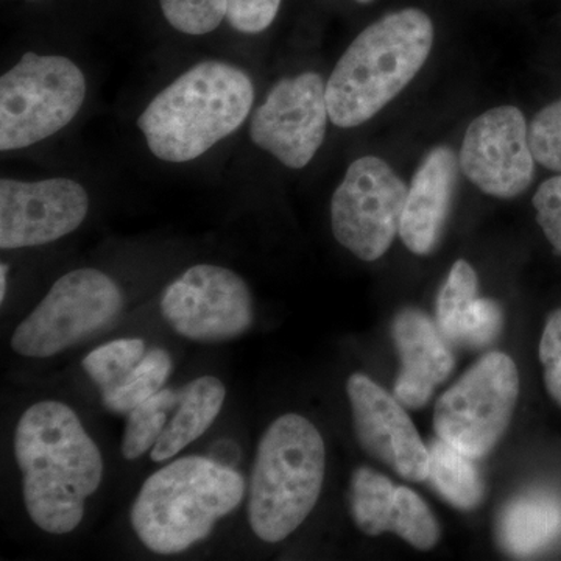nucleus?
<instances>
[{
    "mask_svg": "<svg viewBox=\"0 0 561 561\" xmlns=\"http://www.w3.org/2000/svg\"><path fill=\"white\" fill-rule=\"evenodd\" d=\"M460 171L483 194L515 198L529 190L535 158L523 111L505 105L476 117L465 133Z\"/></svg>",
    "mask_w": 561,
    "mask_h": 561,
    "instance_id": "f8f14e48",
    "label": "nucleus"
},
{
    "mask_svg": "<svg viewBox=\"0 0 561 561\" xmlns=\"http://www.w3.org/2000/svg\"><path fill=\"white\" fill-rule=\"evenodd\" d=\"M389 531L419 551H431L440 540V526L426 502L405 486H397Z\"/></svg>",
    "mask_w": 561,
    "mask_h": 561,
    "instance_id": "b1692460",
    "label": "nucleus"
},
{
    "mask_svg": "<svg viewBox=\"0 0 561 561\" xmlns=\"http://www.w3.org/2000/svg\"><path fill=\"white\" fill-rule=\"evenodd\" d=\"M253 102V83L242 69L205 61L164 88L140 114L138 127L154 157L187 162L238 131Z\"/></svg>",
    "mask_w": 561,
    "mask_h": 561,
    "instance_id": "7ed1b4c3",
    "label": "nucleus"
},
{
    "mask_svg": "<svg viewBox=\"0 0 561 561\" xmlns=\"http://www.w3.org/2000/svg\"><path fill=\"white\" fill-rule=\"evenodd\" d=\"M535 161L549 171L561 173V99L545 106L529 127Z\"/></svg>",
    "mask_w": 561,
    "mask_h": 561,
    "instance_id": "bb28decb",
    "label": "nucleus"
},
{
    "mask_svg": "<svg viewBox=\"0 0 561 561\" xmlns=\"http://www.w3.org/2000/svg\"><path fill=\"white\" fill-rule=\"evenodd\" d=\"M172 373L171 354L162 348L147 351L130 375L113 389L102 391L103 405L110 412L128 415L140 402L162 390Z\"/></svg>",
    "mask_w": 561,
    "mask_h": 561,
    "instance_id": "4be33fe9",
    "label": "nucleus"
},
{
    "mask_svg": "<svg viewBox=\"0 0 561 561\" xmlns=\"http://www.w3.org/2000/svg\"><path fill=\"white\" fill-rule=\"evenodd\" d=\"M430 449V481L443 500L460 511H472L481 504L483 482L474 459L451 443L435 438Z\"/></svg>",
    "mask_w": 561,
    "mask_h": 561,
    "instance_id": "aec40b11",
    "label": "nucleus"
},
{
    "mask_svg": "<svg viewBox=\"0 0 561 561\" xmlns=\"http://www.w3.org/2000/svg\"><path fill=\"white\" fill-rule=\"evenodd\" d=\"M279 7L280 0H227V21L234 31L256 35L271 27Z\"/></svg>",
    "mask_w": 561,
    "mask_h": 561,
    "instance_id": "cd10ccee",
    "label": "nucleus"
},
{
    "mask_svg": "<svg viewBox=\"0 0 561 561\" xmlns=\"http://www.w3.org/2000/svg\"><path fill=\"white\" fill-rule=\"evenodd\" d=\"M460 162L449 147H435L413 175L404 213L401 241L413 254H430L440 241L443 228L459 183Z\"/></svg>",
    "mask_w": 561,
    "mask_h": 561,
    "instance_id": "dca6fc26",
    "label": "nucleus"
},
{
    "mask_svg": "<svg viewBox=\"0 0 561 561\" xmlns=\"http://www.w3.org/2000/svg\"><path fill=\"white\" fill-rule=\"evenodd\" d=\"M346 393L362 449L405 481H427L430 449L397 397L360 373L350 376Z\"/></svg>",
    "mask_w": 561,
    "mask_h": 561,
    "instance_id": "4468645a",
    "label": "nucleus"
},
{
    "mask_svg": "<svg viewBox=\"0 0 561 561\" xmlns=\"http://www.w3.org/2000/svg\"><path fill=\"white\" fill-rule=\"evenodd\" d=\"M14 459L32 522L51 535L76 530L101 486L103 459L73 409L51 400L31 405L14 431Z\"/></svg>",
    "mask_w": 561,
    "mask_h": 561,
    "instance_id": "f257e3e1",
    "label": "nucleus"
},
{
    "mask_svg": "<svg viewBox=\"0 0 561 561\" xmlns=\"http://www.w3.org/2000/svg\"><path fill=\"white\" fill-rule=\"evenodd\" d=\"M179 401L180 391L160 390L128 413L121 443L124 459L136 460L153 449L168 426V412L176 409Z\"/></svg>",
    "mask_w": 561,
    "mask_h": 561,
    "instance_id": "5701e85b",
    "label": "nucleus"
},
{
    "mask_svg": "<svg viewBox=\"0 0 561 561\" xmlns=\"http://www.w3.org/2000/svg\"><path fill=\"white\" fill-rule=\"evenodd\" d=\"M356 2H359V3H371L373 0H356Z\"/></svg>",
    "mask_w": 561,
    "mask_h": 561,
    "instance_id": "2f4dec72",
    "label": "nucleus"
},
{
    "mask_svg": "<svg viewBox=\"0 0 561 561\" xmlns=\"http://www.w3.org/2000/svg\"><path fill=\"white\" fill-rule=\"evenodd\" d=\"M122 306L124 295L105 273L95 268L66 273L18 324L11 348L35 359L55 356L105 328Z\"/></svg>",
    "mask_w": 561,
    "mask_h": 561,
    "instance_id": "6e6552de",
    "label": "nucleus"
},
{
    "mask_svg": "<svg viewBox=\"0 0 561 561\" xmlns=\"http://www.w3.org/2000/svg\"><path fill=\"white\" fill-rule=\"evenodd\" d=\"M161 313L176 334L190 341H234L253 324V297L238 273L198 264L165 287Z\"/></svg>",
    "mask_w": 561,
    "mask_h": 561,
    "instance_id": "9d476101",
    "label": "nucleus"
},
{
    "mask_svg": "<svg viewBox=\"0 0 561 561\" xmlns=\"http://www.w3.org/2000/svg\"><path fill=\"white\" fill-rule=\"evenodd\" d=\"M162 14L173 28L201 36L227 20V0H160Z\"/></svg>",
    "mask_w": 561,
    "mask_h": 561,
    "instance_id": "a878e982",
    "label": "nucleus"
},
{
    "mask_svg": "<svg viewBox=\"0 0 561 561\" xmlns=\"http://www.w3.org/2000/svg\"><path fill=\"white\" fill-rule=\"evenodd\" d=\"M7 273L9 267L5 264L0 265V300H5L7 295Z\"/></svg>",
    "mask_w": 561,
    "mask_h": 561,
    "instance_id": "7c9ffc66",
    "label": "nucleus"
},
{
    "mask_svg": "<svg viewBox=\"0 0 561 561\" xmlns=\"http://www.w3.org/2000/svg\"><path fill=\"white\" fill-rule=\"evenodd\" d=\"M561 535V504L552 494L534 491L508 502L497 519V540L505 552L531 557Z\"/></svg>",
    "mask_w": 561,
    "mask_h": 561,
    "instance_id": "a211bd4d",
    "label": "nucleus"
},
{
    "mask_svg": "<svg viewBox=\"0 0 561 561\" xmlns=\"http://www.w3.org/2000/svg\"><path fill=\"white\" fill-rule=\"evenodd\" d=\"M391 335L401 356L394 397L404 408H424L454 370L451 345L437 323L413 308L402 309L394 317Z\"/></svg>",
    "mask_w": 561,
    "mask_h": 561,
    "instance_id": "2eb2a0df",
    "label": "nucleus"
},
{
    "mask_svg": "<svg viewBox=\"0 0 561 561\" xmlns=\"http://www.w3.org/2000/svg\"><path fill=\"white\" fill-rule=\"evenodd\" d=\"M397 486L371 468L362 467L351 478V515L359 530L370 537L389 531Z\"/></svg>",
    "mask_w": 561,
    "mask_h": 561,
    "instance_id": "412c9836",
    "label": "nucleus"
},
{
    "mask_svg": "<svg viewBox=\"0 0 561 561\" xmlns=\"http://www.w3.org/2000/svg\"><path fill=\"white\" fill-rule=\"evenodd\" d=\"M518 397L515 362L504 353L486 354L435 404L437 437L471 459H481L507 431Z\"/></svg>",
    "mask_w": 561,
    "mask_h": 561,
    "instance_id": "0eeeda50",
    "label": "nucleus"
},
{
    "mask_svg": "<svg viewBox=\"0 0 561 561\" xmlns=\"http://www.w3.org/2000/svg\"><path fill=\"white\" fill-rule=\"evenodd\" d=\"M245 493V479L228 465L181 457L142 483L131 505V527L149 551L173 556L206 540Z\"/></svg>",
    "mask_w": 561,
    "mask_h": 561,
    "instance_id": "20e7f679",
    "label": "nucleus"
},
{
    "mask_svg": "<svg viewBox=\"0 0 561 561\" xmlns=\"http://www.w3.org/2000/svg\"><path fill=\"white\" fill-rule=\"evenodd\" d=\"M540 360L545 386L561 408V309L551 312L540 342Z\"/></svg>",
    "mask_w": 561,
    "mask_h": 561,
    "instance_id": "c85d7f7f",
    "label": "nucleus"
},
{
    "mask_svg": "<svg viewBox=\"0 0 561 561\" xmlns=\"http://www.w3.org/2000/svg\"><path fill=\"white\" fill-rule=\"evenodd\" d=\"M87 80L60 55L28 51L0 79V150H21L50 138L77 116Z\"/></svg>",
    "mask_w": 561,
    "mask_h": 561,
    "instance_id": "423d86ee",
    "label": "nucleus"
},
{
    "mask_svg": "<svg viewBox=\"0 0 561 561\" xmlns=\"http://www.w3.org/2000/svg\"><path fill=\"white\" fill-rule=\"evenodd\" d=\"M537 221L553 250L561 254V175L538 187L534 197Z\"/></svg>",
    "mask_w": 561,
    "mask_h": 561,
    "instance_id": "c756f323",
    "label": "nucleus"
},
{
    "mask_svg": "<svg viewBox=\"0 0 561 561\" xmlns=\"http://www.w3.org/2000/svg\"><path fill=\"white\" fill-rule=\"evenodd\" d=\"M408 192L381 158L354 161L332 195L334 238L362 261L379 260L400 234Z\"/></svg>",
    "mask_w": 561,
    "mask_h": 561,
    "instance_id": "1a4fd4ad",
    "label": "nucleus"
},
{
    "mask_svg": "<svg viewBox=\"0 0 561 561\" xmlns=\"http://www.w3.org/2000/svg\"><path fill=\"white\" fill-rule=\"evenodd\" d=\"M327 83L316 72L279 80L254 113L251 140L289 169L312 161L327 136Z\"/></svg>",
    "mask_w": 561,
    "mask_h": 561,
    "instance_id": "9b49d317",
    "label": "nucleus"
},
{
    "mask_svg": "<svg viewBox=\"0 0 561 561\" xmlns=\"http://www.w3.org/2000/svg\"><path fill=\"white\" fill-rule=\"evenodd\" d=\"M90 210L88 192L77 181H0L2 250L46 245L70 234Z\"/></svg>",
    "mask_w": 561,
    "mask_h": 561,
    "instance_id": "ddd939ff",
    "label": "nucleus"
},
{
    "mask_svg": "<svg viewBox=\"0 0 561 561\" xmlns=\"http://www.w3.org/2000/svg\"><path fill=\"white\" fill-rule=\"evenodd\" d=\"M432 46L434 24L423 10L394 11L368 25L328 80L332 124L354 128L375 117L415 79Z\"/></svg>",
    "mask_w": 561,
    "mask_h": 561,
    "instance_id": "f03ea898",
    "label": "nucleus"
},
{
    "mask_svg": "<svg viewBox=\"0 0 561 561\" xmlns=\"http://www.w3.org/2000/svg\"><path fill=\"white\" fill-rule=\"evenodd\" d=\"M227 389L219 378L202 376L180 390L175 415L169 421L157 445L151 449V460L165 461L198 440L224 408Z\"/></svg>",
    "mask_w": 561,
    "mask_h": 561,
    "instance_id": "6ab92c4d",
    "label": "nucleus"
},
{
    "mask_svg": "<svg viewBox=\"0 0 561 561\" xmlns=\"http://www.w3.org/2000/svg\"><path fill=\"white\" fill-rule=\"evenodd\" d=\"M474 268L460 260L453 265L437 298V324L446 341L467 348H483L500 335L501 306L478 298Z\"/></svg>",
    "mask_w": 561,
    "mask_h": 561,
    "instance_id": "f3484780",
    "label": "nucleus"
},
{
    "mask_svg": "<svg viewBox=\"0 0 561 561\" xmlns=\"http://www.w3.org/2000/svg\"><path fill=\"white\" fill-rule=\"evenodd\" d=\"M327 472L320 431L305 416L273 421L257 445L249 486V522L260 540H286L311 515Z\"/></svg>",
    "mask_w": 561,
    "mask_h": 561,
    "instance_id": "39448f33",
    "label": "nucleus"
},
{
    "mask_svg": "<svg viewBox=\"0 0 561 561\" xmlns=\"http://www.w3.org/2000/svg\"><path fill=\"white\" fill-rule=\"evenodd\" d=\"M146 353L142 339H119L91 351L83 359V370L102 393L119 386Z\"/></svg>",
    "mask_w": 561,
    "mask_h": 561,
    "instance_id": "393cba45",
    "label": "nucleus"
}]
</instances>
